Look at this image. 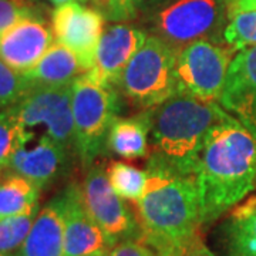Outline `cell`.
<instances>
[{"label": "cell", "instance_id": "6da1fadb", "mask_svg": "<svg viewBox=\"0 0 256 256\" xmlns=\"http://www.w3.org/2000/svg\"><path fill=\"white\" fill-rule=\"evenodd\" d=\"M195 181L201 222L208 225L245 201L256 188V138L236 120L210 128Z\"/></svg>", "mask_w": 256, "mask_h": 256}, {"label": "cell", "instance_id": "7a4b0ae2", "mask_svg": "<svg viewBox=\"0 0 256 256\" xmlns=\"http://www.w3.org/2000/svg\"><path fill=\"white\" fill-rule=\"evenodd\" d=\"M226 121L235 118L220 104L182 92L152 108L146 170L195 176L210 130Z\"/></svg>", "mask_w": 256, "mask_h": 256}, {"label": "cell", "instance_id": "3957f363", "mask_svg": "<svg viewBox=\"0 0 256 256\" xmlns=\"http://www.w3.org/2000/svg\"><path fill=\"white\" fill-rule=\"evenodd\" d=\"M146 194L136 204L141 236L158 254L182 250L200 234L201 204L195 176L148 171Z\"/></svg>", "mask_w": 256, "mask_h": 256}, {"label": "cell", "instance_id": "277c9868", "mask_svg": "<svg viewBox=\"0 0 256 256\" xmlns=\"http://www.w3.org/2000/svg\"><path fill=\"white\" fill-rule=\"evenodd\" d=\"M120 111L116 87L82 74L73 82L74 151L82 168L90 170L107 148L110 128Z\"/></svg>", "mask_w": 256, "mask_h": 256}, {"label": "cell", "instance_id": "5b68a950", "mask_svg": "<svg viewBox=\"0 0 256 256\" xmlns=\"http://www.w3.org/2000/svg\"><path fill=\"white\" fill-rule=\"evenodd\" d=\"M178 50L158 36L146 37L126 67L118 88L128 102L141 110H152L178 94Z\"/></svg>", "mask_w": 256, "mask_h": 256}, {"label": "cell", "instance_id": "8992f818", "mask_svg": "<svg viewBox=\"0 0 256 256\" xmlns=\"http://www.w3.org/2000/svg\"><path fill=\"white\" fill-rule=\"evenodd\" d=\"M18 131H33L42 127V134L74 151L73 84L34 86L13 107Z\"/></svg>", "mask_w": 256, "mask_h": 256}, {"label": "cell", "instance_id": "52a82bcc", "mask_svg": "<svg viewBox=\"0 0 256 256\" xmlns=\"http://www.w3.org/2000/svg\"><path fill=\"white\" fill-rule=\"evenodd\" d=\"M234 52L226 46L198 40L178 50L176 82L178 94H188L202 101H220L228 77Z\"/></svg>", "mask_w": 256, "mask_h": 256}, {"label": "cell", "instance_id": "ba28073f", "mask_svg": "<svg viewBox=\"0 0 256 256\" xmlns=\"http://www.w3.org/2000/svg\"><path fill=\"white\" fill-rule=\"evenodd\" d=\"M225 18V0H175L158 12L154 26L158 37L180 50L220 32Z\"/></svg>", "mask_w": 256, "mask_h": 256}, {"label": "cell", "instance_id": "9c48e42d", "mask_svg": "<svg viewBox=\"0 0 256 256\" xmlns=\"http://www.w3.org/2000/svg\"><path fill=\"white\" fill-rule=\"evenodd\" d=\"M82 192L86 208L106 235L110 249L122 240L140 239L137 215L112 190L104 166L88 170Z\"/></svg>", "mask_w": 256, "mask_h": 256}, {"label": "cell", "instance_id": "30bf717a", "mask_svg": "<svg viewBox=\"0 0 256 256\" xmlns=\"http://www.w3.org/2000/svg\"><path fill=\"white\" fill-rule=\"evenodd\" d=\"M72 151L46 134L18 131V144L8 166L44 190L63 176L70 165Z\"/></svg>", "mask_w": 256, "mask_h": 256}, {"label": "cell", "instance_id": "8fae6325", "mask_svg": "<svg viewBox=\"0 0 256 256\" xmlns=\"http://www.w3.org/2000/svg\"><path fill=\"white\" fill-rule=\"evenodd\" d=\"M104 13L78 2L56 6L52 13V28L57 43L70 48L88 72L96 50L104 33Z\"/></svg>", "mask_w": 256, "mask_h": 256}, {"label": "cell", "instance_id": "7c38bea8", "mask_svg": "<svg viewBox=\"0 0 256 256\" xmlns=\"http://www.w3.org/2000/svg\"><path fill=\"white\" fill-rule=\"evenodd\" d=\"M220 104L256 138V46L234 56Z\"/></svg>", "mask_w": 256, "mask_h": 256}, {"label": "cell", "instance_id": "4fadbf2b", "mask_svg": "<svg viewBox=\"0 0 256 256\" xmlns=\"http://www.w3.org/2000/svg\"><path fill=\"white\" fill-rule=\"evenodd\" d=\"M146 37V32L128 24L107 28L96 50L92 67L87 73L97 82L118 88L126 67L144 46Z\"/></svg>", "mask_w": 256, "mask_h": 256}, {"label": "cell", "instance_id": "5bb4252c", "mask_svg": "<svg viewBox=\"0 0 256 256\" xmlns=\"http://www.w3.org/2000/svg\"><path fill=\"white\" fill-rule=\"evenodd\" d=\"M64 195V256H92L110 250L106 235L82 200V185L72 182Z\"/></svg>", "mask_w": 256, "mask_h": 256}, {"label": "cell", "instance_id": "9a60e30c", "mask_svg": "<svg viewBox=\"0 0 256 256\" xmlns=\"http://www.w3.org/2000/svg\"><path fill=\"white\" fill-rule=\"evenodd\" d=\"M54 34L44 18H28L0 36V58L24 73L38 63L53 44Z\"/></svg>", "mask_w": 256, "mask_h": 256}, {"label": "cell", "instance_id": "2e32d148", "mask_svg": "<svg viewBox=\"0 0 256 256\" xmlns=\"http://www.w3.org/2000/svg\"><path fill=\"white\" fill-rule=\"evenodd\" d=\"M9 256H64V195L57 194L38 210L23 245Z\"/></svg>", "mask_w": 256, "mask_h": 256}, {"label": "cell", "instance_id": "e0dca14e", "mask_svg": "<svg viewBox=\"0 0 256 256\" xmlns=\"http://www.w3.org/2000/svg\"><path fill=\"white\" fill-rule=\"evenodd\" d=\"M87 70L78 56L56 42L38 63L23 74L34 86H64L73 84Z\"/></svg>", "mask_w": 256, "mask_h": 256}, {"label": "cell", "instance_id": "ac0fdd59", "mask_svg": "<svg viewBox=\"0 0 256 256\" xmlns=\"http://www.w3.org/2000/svg\"><path fill=\"white\" fill-rule=\"evenodd\" d=\"M151 110L134 117L114 120L107 138V148L122 160H138L148 156Z\"/></svg>", "mask_w": 256, "mask_h": 256}, {"label": "cell", "instance_id": "d6986e66", "mask_svg": "<svg viewBox=\"0 0 256 256\" xmlns=\"http://www.w3.org/2000/svg\"><path fill=\"white\" fill-rule=\"evenodd\" d=\"M226 256H256V196L238 204L222 228Z\"/></svg>", "mask_w": 256, "mask_h": 256}, {"label": "cell", "instance_id": "ffe728a7", "mask_svg": "<svg viewBox=\"0 0 256 256\" xmlns=\"http://www.w3.org/2000/svg\"><path fill=\"white\" fill-rule=\"evenodd\" d=\"M40 192L36 184L14 172L0 180V220L37 208Z\"/></svg>", "mask_w": 256, "mask_h": 256}, {"label": "cell", "instance_id": "44dd1931", "mask_svg": "<svg viewBox=\"0 0 256 256\" xmlns=\"http://www.w3.org/2000/svg\"><path fill=\"white\" fill-rule=\"evenodd\" d=\"M111 186L122 200L137 202L146 194L148 172L124 161H112L107 168Z\"/></svg>", "mask_w": 256, "mask_h": 256}, {"label": "cell", "instance_id": "7402d4cb", "mask_svg": "<svg viewBox=\"0 0 256 256\" xmlns=\"http://www.w3.org/2000/svg\"><path fill=\"white\" fill-rule=\"evenodd\" d=\"M40 206L0 220V252L12 255L23 245L38 215Z\"/></svg>", "mask_w": 256, "mask_h": 256}, {"label": "cell", "instance_id": "603a6c76", "mask_svg": "<svg viewBox=\"0 0 256 256\" xmlns=\"http://www.w3.org/2000/svg\"><path fill=\"white\" fill-rule=\"evenodd\" d=\"M224 43L232 52L256 46V10L238 13L229 18L222 32Z\"/></svg>", "mask_w": 256, "mask_h": 256}, {"label": "cell", "instance_id": "cb8c5ba5", "mask_svg": "<svg viewBox=\"0 0 256 256\" xmlns=\"http://www.w3.org/2000/svg\"><path fill=\"white\" fill-rule=\"evenodd\" d=\"M34 84L20 72H16L0 58V111L16 106L26 97Z\"/></svg>", "mask_w": 256, "mask_h": 256}, {"label": "cell", "instance_id": "d4e9b609", "mask_svg": "<svg viewBox=\"0 0 256 256\" xmlns=\"http://www.w3.org/2000/svg\"><path fill=\"white\" fill-rule=\"evenodd\" d=\"M28 18H44L36 0H0V36Z\"/></svg>", "mask_w": 256, "mask_h": 256}, {"label": "cell", "instance_id": "484cf974", "mask_svg": "<svg viewBox=\"0 0 256 256\" xmlns=\"http://www.w3.org/2000/svg\"><path fill=\"white\" fill-rule=\"evenodd\" d=\"M18 144V126L10 108L0 111V170H8Z\"/></svg>", "mask_w": 256, "mask_h": 256}, {"label": "cell", "instance_id": "4316f807", "mask_svg": "<svg viewBox=\"0 0 256 256\" xmlns=\"http://www.w3.org/2000/svg\"><path fill=\"white\" fill-rule=\"evenodd\" d=\"M110 256H160V254L141 239H127L111 248Z\"/></svg>", "mask_w": 256, "mask_h": 256}, {"label": "cell", "instance_id": "83f0119b", "mask_svg": "<svg viewBox=\"0 0 256 256\" xmlns=\"http://www.w3.org/2000/svg\"><path fill=\"white\" fill-rule=\"evenodd\" d=\"M137 10L134 8L132 0H111V8L108 18L116 20H127L136 16Z\"/></svg>", "mask_w": 256, "mask_h": 256}, {"label": "cell", "instance_id": "f1b7e54d", "mask_svg": "<svg viewBox=\"0 0 256 256\" xmlns=\"http://www.w3.org/2000/svg\"><path fill=\"white\" fill-rule=\"evenodd\" d=\"M182 256H216L210 248L205 245V242L202 240L201 235L196 234L191 242L185 246L182 252Z\"/></svg>", "mask_w": 256, "mask_h": 256}, {"label": "cell", "instance_id": "f546056e", "mask_svg": "<svg viewBox=\"0 0 256 256\" xmlns=\"http://www.w3.org/2000/svg\"><path fill=\"white\" fill-rule=\"evenodd\" d=\"M228 18H234L238 13L256 10V0H225Z\"/></svg>", "mask_w": 256, "mask_h": 256}, {"label": "cell", "instance_id": "4dcf8cb0", "mask_svg": "<svg viewBox=\"0 0 256 256\" xmlns=\"http://www.w3.org/2000/svg\"><path fill=\"white\" fill-rule=\"evenodd\" d=\"M50 3H53L56 6H60V4H64V3H70V2H78V3H84V2H90L94 4V8L97 10H100L102 13V10L108 14L110 13L111 8V0H48Z\"/></svg>", "mask_w": 256, "mask_h": 256}, {"label": "cell", "instance_id": "1f68e13d", "mask_svg": "<svg viewBox=\"0 0 256 256\" xmlns=\"http://www.w3.org/2000/svg\"><path fill=\"white\" fill-rule=\"evenodd\" d=\"M132 2H134V8H136V10H138V9H146V8H150V6L156 4V3L161 2V0H132Z\"/></svg>", "mask_w": 256, "mask_h": 256}, {"label": "cell", "instance_id": "d6a6232c", "mask_svg": "<svg viewBox=\"0 0 256 256\" xmlns=\"http://www.w3.org/2000/svg\"><path fill=\"white\" fill-rule=\"evenodd\" d=\"M160 256H182V250L172 249V250H166L164 254H160Z\"/></svg>", "mask_w": 256, "mask_h": 256}, {"label": "cell", "instance_id": "836d02e7", "mask_svg": "<svg viewBox=\"0 0 256 256\" xmlns=\"http://www.w3.org/2000/svg\"><path fill=\"white\" fill-rule=\"evenodd\" d=\"M92 256H110V250H106V252H101V254H97V255Z\"/></svg>", "mask_w": 256, "mask_h": 256}, {"label": "cell", "instance_id": "e575fe53", "mask_svg": "<svg viewBox=\"0 0 256 256\" xmlns=\"http://www.w3.org/2000/svg\"><path fill=\"white\" fill-rule=\"evenodd\" d=\"M0 256H9V255H6V254H3V252H0Z\"/></svg>", "mask_w": 256, "mask_h": 256}, {"label": "cell", "instance_id": "d590c367", "mask_svg": "<svg viewBox=\"0 0 256 256\" xmlns=\"http://www.w3.org/2000/svg\"><path fill=\"white\" fill-rule=\"evenodd\" d=\"M0 175H2V170H0Z\"/></svg>", "mask_w": 256, "mask_h": 256}]
</instances>
